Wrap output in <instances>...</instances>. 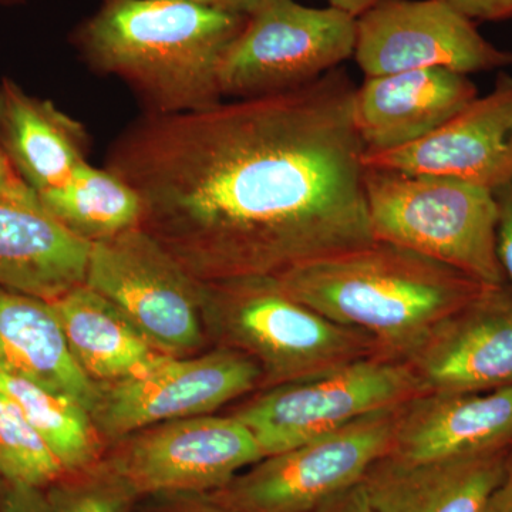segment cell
I'll use <instances>...</instances> for the list:
<instances>
[{"instance_id": "cell-14", "label": "cell", "mask_w": 512, "mask_h": 512, "mask_svg": "<svg viewBox=\"0 0 512 512\" xmlns=\"http://www.w3.org/2000/svg\"><path fill=\"white\" fill-rule=\"evenodd\" d=\"M366 168L439 175L495 191L512 178V76L478 96L429 137L399 150L365 154Z\"/></svg>"}, {"instance_id": "cell-2", "label": "cell", "mask_w": 512, "mask_h": 512, "mask_svg": "<svg viewBox=\"0 0 512 512\" xmlns=\"http://www.w3.org/2000/svg\"><path fill=\"white\" fill-rule=\"evenodd\" d=\"M248 15L195 0H100L73 32L93 72L136 94L148 116L221 103L220 70Z\"/></svg>"}, {"instance_id": "cell-1", "label": "cell", "mask_w": 512, "mask_h": 512, "mask_svg": "<svg viewBox=\"0 0 512 512\" xmlns=\"http://www.w3.org/2000/svg\"><path fill=\"white\" fill-rule=\"evenodd\" d=\"M355 89L338 67L275 96L144 114L106 168L140 195V227L195 278L278 276L375 241Z\"/></svg>"}, {"instance_id": "cell-25", "label": "cell", "mask_w": 512, "mask_h": 512, "mask_svg": "<svg viewBox=\"0 0 512 512\" xmlns=\"http://www.w3.org/2000/svg\"><path fill=\"white\" fill-rule=\"evenodd\" d=\"M45 491L50 512H130L137 498L106 461L66 474Z\"/></svg>"}, {"instance_id": "cell-31", "label": "cell", "mask_w": 512, "mask_h": 512, "mask_svg": "<svg viewBox=\"0 0 512 512\" xmlns=\"http://www.w3.org/2000/svg\"><path fill=\"white\" fill-rule=\"evenodd\" d=\"M483 512H512V451L503 481L488 498Z\"/></svg>"}, {"instance_id": "cell-21", "label": "cell", "mask_w": 512, "mask_h": 512, "mask_svg": "<svg viewBox=\"0 0 512 512\" xmlns=\"http://www.w3.org/2000/svg\"><path fill=\"white\" fill-rule=\"evenodd\" d=\"M50 303L77 365L94 383L130 379L167 356L154 349L113 303L86 284Z\"/></svg>"}, {"instance_id": "cell-15", "label": "cell", "mask_w": 512, "mask_h": 512, "mask_svg": "<svg viewBox=\"0 0 512 512\" xmlns=\"http://www.w3.org/2000/svg\"><path fill=\"white\" fill-rule=\"evenodd\" d=\"M478 97L470 76L447 69L366 77L353 94V120L365 154L417 143Z\"/></svg>"}, {"instance_id": "cell-30", "label": "cell", "mask_w": 512, "mask_h": 512, "mask_svg": "<svg viewBox=\"0 0 512 512\" xmlns=\"http://www.w3.org/2000/svg\"><path fill=\"white\" fill-rule=\"evenodd\" d=\"M0 198H18V200L39 198L36 192L16 173L2 148H0Z\"/></svg>"}, {"instance_id": "cell-34", "label": "cell", "mask_w": 512, "mask_h": 512, "mask_svg": "<svg viewBox=\"0 0 512 512\" xmlns=\"http://www.w3.org/2000/svg\"><path fill=\"white\" fill-rule=\"evenodd\" d=\"M25 0H0V3L5 6H18L22 5Z\"/></svg>"}, {"instance_id": "cell-23", "label": "cell", "mask_w": 512, "mask_h": 512, "mask_svg": "<svg viewBox=\"0 0 512 512\" xmlns=\"http://www.w3.org/2000/svg\"><path fill=\"white\" fill-rule=\"evenodd\" d=\"M0 392L19 407L66 474L86 470L103 461L101 433L92 414L72 397L2 367Z\"/></svg>"}, {"instance_id": "cell-24", "label": "cell", "mask_w": 512, "mask_h": 512, "mask_svg": "<svg viewBox=\"0 0 512 512\" xmlns=\"http://www.w3.org/2000/svg\"><path fill=\"white\" fill-rule=\"evenodd\" d=\"M64 476L66 471L45 440L0 392V480L46 490Z\"/></svg>"}, {"instance_id": "cell-22", "label": "cell", "mask_w": 512, "mask_h": 512, "mask_svg": "<svg viewBox=\"0 0 512 512\" xmlns=\"http://www.w3.org/2000/svg\"><path fill=\"white\" fill-rule=\"evenodd\" d=\"M39 200L60 224L89 244L138 228L143 220V202L133 187L109 168L89 161Z\"/></svg>"}, {"instance_id": "cell-29", "label": "cell", "mask_w": 512, "mask_h": 512, "mask_svg": "<svg viewBox=\"0 0 512 512\" xmlns=\"http://www.w3.org/2000/svg\"><path fill=\"white\" fill-rule=\"evenodd\" d=\"M313 512H376L367 500L362 484L353 485L342 493L333 495Z\"/></svg>"}, {"instance_id": "cell-33", "label": "cell", "mask_w": 512, "mask_h": 512, "mask_svg": "<svg viewBox=\"0 0 512 512\" xmlns=\"http://www.w3.org/2000/svg\"><path fill=\"white\" fill-rule=\"evenodd\" d=\"M330 8L342 10L352 18H359L367 10L372 9L380 0H328Z\"/></svg>"}, {"instance_id": "cell-20", "label": "cell", "mask_w": 512, "mask_h": 512, "mask_svg": "<svg viewBox=\"0 0 512 512\" xmlns=\"http://www.w3.org/2000/svg\"><path fill=\"white\" fill-rule=\"evenodd\" d=\"M0 367L72 397L92 414L100 386L72 355L52 303L0 288Z\"/></svg>"}, {"instance_id": "cell-19", "label": "cell", "mask_w": 512, "mask_h": 512, "mask_svg": "<svg viewBox=\"0 0 512 512\" xmlns=\"http://www.w3.org/2000/svg\"><path fill=\"white\" fill-rule=\"evenodd\" d=\"M0 148L39 197L89 161L90 137L53 101L32 96L6 77L0 82Z\"/></svg>"}, {"instance_id": "cell-27", "label": "cell", "mask_w": 512, "mask_h": 512, "mask_svg": "<svg viewBox=\"0 0 512 512\" xmlns=\"http://www.w3.org/2000/svg\"><path fill=\"white\" fill-rule=\"evenodd\" d=\"M0 512H50L46 491L22 484L5 483Z\"/></svg>"}, {"instance_id": "cell-11", "label": "cell", "mask_w": 512, "mask_h": 512, "mask_svg": "<svg viewBox=\"0 0 512 512\" xmlns=\"http://www.w3.org/2000/svg\"><path fill=\"white\" fill-rule=\"evenodd\" d=\"M261 380L258 363L231 348L164 356L140 375L99 384L92 417L101 436L119 439L165 421L207 416L261 387Z\"/></svg>"}, {"instance_id": "cell-17", "label": "cell", "mask_w": 512, "mask_h": 512, "mask_svg": "<svg viewBox=\"0 0 512 512\" xmlns=\"http://www.w3.org/2000/svg\"><path fill=\"white\" fill-rule=\"evenodd\" d=\"M512 447V386L485 393H424L404 403L390 454L423 461Z\"/></svg>"}, {"instance_id": "cell-3", "label": "cell", "mask_w": 512, "mask_h": 512, "mask_svg": "<svg viewBox=\"0 0 512 512\" xmlns=\"http://www.w3.org/2000/svg\"><path fill=\"white\" fill-rule=\"evenodd\" d=\"M274 278L291 298L367 333L382 355L404 362L439 323L487 286L429 256L377 239Z\"/></svg>"}, {"instance_id": "cell-4", "label": "cell", "mask_w": 512, "mask_h": 512, "mask_svg": "<svg viewBox=\"0 0 512 512\" xmlns=\"http://www.w3.org/2000/svg\"><path fill=\"white\" fill-rule=\"evenodd\" d=\"M365 188L377 241L412 249L484 285L507 282L497 254L493 191L389 168H366Z\"/></svg>"}, {"instance_id": "cell-5", "label": "cell", "mask_w": 512, "mask_h": 512, "mask_svg": "<svg viewBox=\"0 0 512 512\" xmlns=\"http://www.w3.org/2000/svg\"><path fill=\"white\" fill-rule=\"evenodd\" d=\"M207 285V306L218 318L229 348L258 363L265 389L382 355L372 336L339 325L291 298L274 276Z\"/></svg>"}, {"instance_id": "cell-8", "label": "cell", "mask_w": 512, "mask_h": 512, "mask_svg": "<svg viewBox=\"0 0 512 512\" xmlns=\"http://www.w3.org/2000/svg\"><path fill=\"white\" fill-rule=\"evenodd\" d=\"M356 19L296 0H261L220 70L222 97L275 96L315 82L355 55Z\"/></svg>"}, {"instance_id": "cell-32", "label": "cell", "mask_w": 512, "mask_h": 512, "mask_svg": "<svg viewBox=\"0 0 512 512\" xmlns=\"http://www.w3.org/2000/svg\"><path fill=\"white\" fill-rule=\"evenodd\" d=\"M195 2L204 3L211 8L227 10V12L251 15L261 0H195Z\"/></svg>"}, {"instance_id": "cell-6", "label": "cell", "mask_w": 512, "mask_h": 512, "mask_svg": "<svg viewBox=\"0 0 512 512\" xmlns=\"http://www.w3.org/2000/svg\"><path fill=\"white\" fill-rule=\"evenodd\" d=\"M402 407L264 457L224 487L198 495V504L204 512H313L392 451Z\"/></svg>"}, {"instance_id": "cell-10", "label": "cell", "mask_w": 512, "mask_h": 512, "mask_svg": "<svg viewBox=\"0 0 512 512\" xmlns=\"http://www.w3.org/2000/svg\"><path fill=\"white\" fill-rule=\"evenodd\" d=\"M353 57L366 77L424 69L470 76L512 66L511 50L485 39L447 0H380L356 19Z\"/></svg>"}, {"instance_id": "cell-9", "label": "cell", "mask_w": 512, "mask_h": 512, "mask_svg": "<svg viewBox=\"0 0 512 512\" xmlns=\"http://www.w3.org/2000/svg\"><path fill=\"white\" fill-rule=\"evenodd\" d=\"M86 285L113 303L163 355L180 357L202 345L207 282L143 228L92 244Z\"/></svg>"}, {"instance_id": "cell-13", "label": "cell", "mask_w": 512, "mask_h": 512, "mask_svg": "<svg viewBox=\"0 0 512 512\" xmlns=\"http://www.w3.org/2000/svg\"><path fill=\"white\" fill-rule=\"evenodd\" d=\"M423 393L512 386V286L487 285L436 326L406 360Z\"/></svg>"}, {"instance_id": "cell-26", "label": "cell", "mask_w": 512, "mask_h": 512, "mask_svg": "<svg viewBox=\"0 0 512 512\" xmlns=\"http://www.w3.org/2000/svg\"><path fill=\"white\" fill-rule=\"evenodd\" d=\"M497 202V254L501 268L512 286V178L494 191Z\"/></svg>"}, {"instance_id": "cell-28", "label": "cell", "mask_w": 512, "mask_h": 512, "mask_svg": "<svg viewBox=\"0 0 512 512\" xmlns=\"http://www.w3.org/2000/svg\"><path fill=\"white\" fill-rule=\"evenodd\" d=\"M473 22H501L512 19V0H447Z\"/></svg>"}, {"instance_id": "cell-18", "label": "cell", "mask_w": 512, "mask_h": 512, "mask_svg": "<svg viewBox=\"0 0 512 512\" xmlns=\"http://www.w3.org/2000/svg\"><path fill=\"white\" fill-rule=\"evenodd\" d=\"M90 251L39 198H0V288L53 302L86 284Z\"/></svg>"}, {"instance_id": "cell-12", "label": "cell", "mask_w": 512, "mask_h": 512, "mask_svg": "<svg viewBox=\"0 0 512 512\" xmlns=\"http://www.w3.org/2000/svg\"><path fill=\"white\" fill-rule=\"evenodd\" d=\"M251 431L235 417L165 421L130 434L106 463L138 495L211 493L261 461Z\"/></svg>"}, {"instance_id": "cell-16", "label": "cell", "mask_w": 512, "mask_h": 512, "mask_svg": "<svg viewBox=\"0 0 512 512\" xmlns=\"http://www.w3.org/2000/svg\"><path fill=\"white\" fill-rule=\"evenodd\" d=\"M511 451L423 461L389 453L367 468L360 484L376 512H483Z\"/></svg>"}, {"instance_id": "cell-7", "label": "cell", "mask_w": 512, "mask_h": 512, "mask_svg": "<svg viewBox=\"0 0 512 512\" xmlns=\"http://www.w3.org/2000/svg\"><path fill=\"white\" fill-rule=\"evenodd\" d=\"M424 394L404 360L363 357L322 375L269 387L239 407L241 421L261 448L274 456L348 426L369 414L399 407Z\"/></svg>"}]
</instances>
